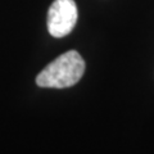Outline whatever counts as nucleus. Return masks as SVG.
<instances>
[{
	"label": "nucleus",
	"mask_w": 154,
	"mask_h": 154,
	"mask_svg": "<svg viewBox=\"0 0 154 154\" xmlns=\"http://www.w3.org/2000/svg\"><path fill=\"white\" fill-rule=\"evenodd\" d=\"M85 72V60L76 50H69L49 63L36 77L40 88L66 89L76 85Z\"/></svg>",
	"instance_id": "1"
},
{
	"label": "nucleus",
	"mask_w": 154,
	"mask_h": 154,
	"mask_svg": "<svg viewBox=\"0 0 154 154\" xmlns=\"http://www.w3.org/2000/svg\"><path fill=\"white\" fill-rule=\"evenodd\" d=\"M77 17L75 0H54L48 12V31L53 37H64L75 28Z\"/></svg>",
	"instance_id": "2"
}]
</instances>
